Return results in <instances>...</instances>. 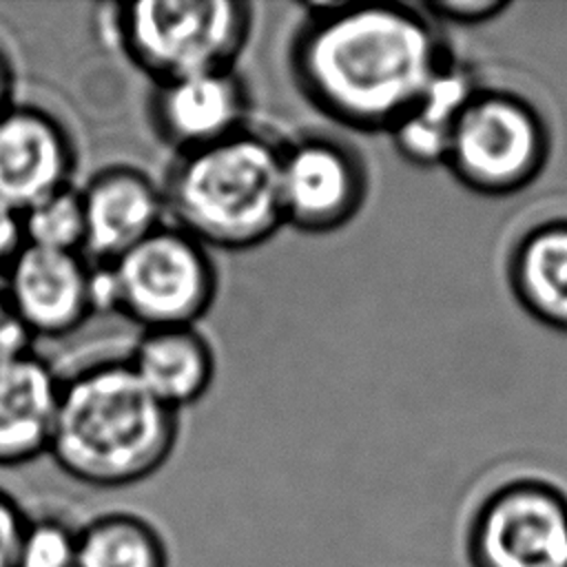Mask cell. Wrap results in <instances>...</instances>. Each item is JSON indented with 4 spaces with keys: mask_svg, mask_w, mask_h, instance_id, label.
<instances>
[{
    "mask_svg": "<svg viewBox=\"0 0 567 567\" xmlns=\"http://www.w3.org/2000/svg\"><path fill=\"white\" fill-rule=\"evenodd\" d=\"M288 62L301 97L354 133H390L452 60L410 2H306Z\"/></svg>",
    "mask_w": 567,
    "mask_h": 567,
    "instance_id": "6da1fadb",
    "label": "cell"
},
{
    "mask_svg": "<svg viewBox=\"0 0 567 567\" xmlns=\"http://www.w3.org/2000/svg\"><path fill=\"white\" fill-rule=\"evenodd\" d=\"M179 412L157 401L126 359L100 361L62 379L49 456L89 487L146 481L171 458Z\"/></svg>",
    "mask_w": 567,
    "mask_h": 567,
    "instance_id": "7a4b0ae2",
    "label": "cell"
},
{
    "mask_svg": "<svg viewBox=\"0 0 567 567\" xmlns=\"http://www.w3.org/2000/svg\"><path fill=\"white\" fill-rule=\"evenodd\" d=\"M281 140L244 128L175 155L162 184L166 217L208 250H250L286 226L279 190Z\"/></svg>",
    "mask_w": 567,
    "mask_h": 567,
    "instance_id": "3957f363",
    "label": "cell"
},
{
    "mask_svg": "<svg viewBox=\"0 0 567 567\" xmlns=\"http://www.w3.org/2000/svg\"><path fill=\"white\" fill-rule=\"evenodd\" d=\"M102 33L157 82L237 66L255 22L246 0H142L102 9Z\"/></svg>",
    "mask_w": 567,
    "mask_h": 567,
    "instance_id": "277c9868",
    "label": "cell"
},
{
    "mask_svg": "<svg viewBox=\"0 0 567 567\" xmlns=\"http://www.w3.org/2000/svg\"><path fill=\"white\" fill-rule=\"evenodd\" d=\"M547 155L540 111L518 93L478 86L454 124L443 166L470 190L503 197L529 186Z\"/></svg>",
    "mask_w": 567,
    "mask_h": 567,
    "instance_id": "5b68a950",
    "label": "cell"
},
{
    "mask_svg": "<svg viewBox=\"0 0 567 567\" xmlns=\"http://www.w3.org/2000/svg\"><path fill=\"white\" fill-rule=\"evenodd\" d=\"M109 266L117 312L144 330L195 326L217 297L219 275L210 250L171 221Z\"/></svg>",
    "mask_w": 567,
    "mask_h": 567,
    "instance_id": "8992f818",
    "label": "cell"
},
{
    "mask_svg": "<svg viewBox=\"0 0 567 567\" xmlns=\"http://www.w3.org/2000/svg\"><path fill=\"white\" fill-rule=\"evenodd\" d=\"M470 567H567V492L518 476L487 492L465 532Z\"/></svg>",
    "mask_w": 567,
    "mask_h": 567,
    "instance_id": "52a82bcc",
    "label": "cell"
},
{
    "mask_svg": "<svg viewBox=\"0 0 567 567\" xmlns=\"http://www.w3.org/2000/svg\"><path fill=\"white\" fill-rule=\"evenodd\" d=\"M370 188L363 155L343 137L306 133L281 142L279 190L286 226L326 235L348 226Z\"/></svg>",
    "mask_w": 567,
    "mask_h": 567,
    "instance_id": "ba28073f",
    "label": "cell"
},
{
    "mask_svg": "<svg viewBox=\"0 0 567 567\" xmlns=\"http://www.w3.org/2000/svg\"><path fill=\"white\" fill-rule=\"evenodd\" d=\"M148 120L175 155L190 153L250 126V91L237 66L157 82Z\"/></svg>",
    "mask_w": 567,
    "mask_h": 567,
    "instance_id": "9c48e42d",
    "label": "cell"
},
{
    "mask_svg": "<svg viewBox=\"0 0 567 567\" xmlns=\"http://www.w3.org/2000/svg\"><path fill=\"white\" fill-rule=\"evenodd\" d=\"M75 168L78 148L58 115L22 102L0 115V204L20 215L73 186Z\"/></svg>",
    "mask_w": 567,
    "mask_h": 567,
    "instance_id": "30bf717a",
    "label": "cell"
},
{
    "mask_svg": "<svg viewBox=\"0 0 567 567\" xmlns=\"http://www.w3.org/2000/svg\"><path fill=\"white\" fill-rule=\"evenodd\" d=\"M4 279L9 308L33 337H66L93 315L91 261L82 252L22 244Z\"/></svg>",
    "mask_w": 567,
    "mask_h": 567,
    "instance_id": "8fae6325",
    "label": "cell"
},
{
    "mask_svg": "<svg viewBox=\"0 0 567 567\" xmlns=\"http://www.w3.org/2000/svg\"><path fill=\"white\" fill-rule=\"evenodd\" d=\"M84 257L109 264L168 221L162 186L142 168L111 164L80 186Z\"/></svg>",
    "mask_w": 567,
    "mask_h": 567,
    "instance_id": "7c38bea8",
    "label": "cell"
},
{
    "mask_svg": "<svg viewBox=\"0 0 567 567\" xmlns=\"http://www.w3.org/2000/svg\"><path fill=\"white\" fill-rule=\"evenodd\" d=\"M62 379L35 352L0 365V467L49 452Z\"/></svg>",
    "mask_w": 567,
    "mask_h": 567,
    "instance_id": "4fadbf2b",
    "label": "cell"
},
{
    "mask_svg": "<svg viewBox=\"0 0 567 567\" xmlns=\"http://www.w3.org/2000/svg\"><path fill=\"white\" fill-rule=\"evenodd\" d=\"M126 363L144 388L175 412L197 403L215 379V350L195 326L144 330Z\"/></svg>",
    "mask_w": 567,
    "mask_h": 567,
    "instance_id": "5bb4252c",
    "label": "cell"
},
{
    "mask_svg": "<svg viewBox=\"0 0 567 567\" xmlns=\"http://www.w3.org/2000/svg\"><path fill=\"white\" fill-rule=\"evenodd\" d=\"M509 284L534 319L567 332V219L543 221L518 239Z\"/></svg>",
    "mask_w": 567,
    "mask_h": 567,
    "instance_id": "9a60e30c",
    "label": "cell"
},
{
    "mask_svg": "<svg viewBox=\"0 0 567 567\" xmlns=\"http://www.w3.org/2000/svg\"><path fill=\"white\" fill-rule=\"evenodd\" d=\"M476 89L472 71L452 58L434 75L412 111L388 133L396 153L421 168L443 166L454 124Z\"/></svg>",
    "mask_w": 567,
    "mask_h": 567,
    "instance_id": "2e32d148",
    "label": "cell"
},
{
    "mask_svg": "<svg viewBox=\"0 0 567 567\" xmlns=\"http://www.w3.org/2000/svg\"><path fill=\"white\" fill-rule=\"evenodd\" d=\"M78 567H168V554L148 520L109 512L80 525Z\"/></svg>",
    "mask_w": 567,
    "mask_h": 567,
    "instance_id": "e0dca14e",
    "label": "cell"
},
{
    "mask_svg": "<svg viewBox=\"0 0 567 567\" xmlns=\"http://www.w3.org/2000/svg\"><path fill=\"white\" fill-rule=\"evenodd\" d=\"M20 226L29 246L84 255L86 230L80 188L73 184L47 195L20 213Z\"/></svg>",
    "mask_w": 567,
    "mask_h": 567,
    "instance_id": "ac0fdd59",
    "label": "cell"
},
{
    "mask_svg": "<svg viewBox=\"0 0 567 567\" xmlns=\"http://www.w3.org/2000/svg\"><path fill=\"white\" fill-rule=\"evenodd\" d=\"M80 527L58 514L29 516L16 567H78Z\"/></svg>",
    "mask_w": 567,
    "mask_h": 567,
    "instance_id": "d6986e66",
    "label": "cell"
},
{
    "mask_svg": "<svg viewBox=\"0 0 567 567\" xmlns=\"http://www.w3.org/2000/svg\"><path fill=\"white\" fill-rule=\"evenodd\" d=\"M425 13L434 22H454L463 27L483 24L494 20L498 13H503L509 2L505 0H432L421 2Z\"/></svg>",
    "mask_w": 567,
    "mask_h": 567,
    "instance_id": "ffe728a7",
    "label": "cell"
},
{
    "mask_svg": "<svg viewBox=\"0 0 567 567\" xmlns=\"http://www.w3.org/2000/svg\"><path fill=\"white\" fill-rule=\"evenodd\" d=\"M29 514L4 489H0V567H16Z\"/></svg>",
    "mask_w": 567,
    "mask_h": 567,
    "instance_id": "44dd1931",
    "label": "cell"
},
{
    "mask_svg": "<svg viewBox=\"0 0 567 567\" xmlns=\"http://www.w3.org/2000/svg\"><path fill=\"white\" fill-rule=\"evenodd\" d=\"M33 334L29 328L11 312V308L0 310V365L18 361L27 354H31Z\"/></svg>",
    "mask_w": 567,
    "mask_h": 567,
    "instance_id": "7402d4cb",
    "label": "cell"
},
{
    "mask_svg": "<svg viewBox=\"0 0 567 567\" xmlns=\"http://www.w3.org/2000/svg\"><path fill=\"white\" fill-rule=\"evenodd\" d=\"M22 226L20 215L0 204V266H7L11 257L22 248Z\"/></svg>",
    "mask_w": 567,
    "mask_h": 567,
    "instance_id": "603a6c76",
    "label": "cell"
},
{
    "mask_svg": "<svg viewBox=\"0 0 567 567\" xmlns=\"http://www.w3.org/2000/svg\"><path fill=\"white\" fill-rule=\"evenodd\" d=\"M16 104V71L11 58L0 47V115Z\"/></svg>",
    "mask_w": 567,
    "mask_h": 567,
    "instance_id": "cb8c5ba5",
    "label": "cell"
}]
</instances>
